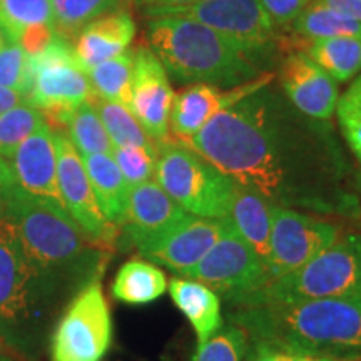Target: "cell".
<instances>
[{
	"mask_svg": "<svg viewBox=\"0 0 361 361\" xmlns=\"http://www.w3.org/2000/svg\"><path fill=\"white\" fill-rule=\"evenodd\" d=\"M188 146L273 206L361 216L353 168L331 123L298 111L274 80L218 112Z\"/></svg>",
	"mask_w": 361,
	"mask_h": 361,
	"instance_id": "1",
	"label": "cell"
},
{
	"mask_svg": "<svg viewBox=\"0 0 361 361\" xmlns=\"http://www.w3.org/2000/svg\"><path fill=\"white\" fill-rule=\"evenodd\" d=\"M228 319L298 361H361V298L236 306Z\"/></svg>",
	"mask_w": 361,
	"mask_h": 361,
	"instance_id": "2",
	"label": "cell"
},
{
	"mask_svg": "<svg viewBox=\"0 0 361 361\" xmlns=\"http://www.w3.org/2000/svg\"><path fill=\"white\" fill-rule=\"evenodd\" d=\"M16 228L27 258L59 291L99 278L104 250L85 234L64 204L13 188L2 211Z\"/></svg>",
	"mask_w": 361,
	"mask_h": 361,
	"instance_id": "3",
	"label": "cell"
},
{
	"mask_svg": "<svg viewBox=\"0 0 361 361\" xmlns=\"http://www.w3.org/2000/svg\"><path fill=\"white\" fill-rule=\"evenodd\" d=\"M147 47L179 84H209L234 89L264 74L255 56L231 40L184 17H151L146 24Z\"/></svg>",
	"mask_w": 361,
	"mask_h": 361,
	"instance_id": "4",
	"label": "cell"
},
{
	"mask_svg": "<svg viewBox=\"0 0 361 361\" xmlns=\"http://www.w3.org/2000/svg\"><path fill=\"white\" fill-rule=\"evenodd\" d=\"M61 295L27 258L12 221L0 213V341L22 360H34Z\"/></svg>",
	"mask_w": 361,
	"mask_h": 361,
	"instance_id": "5",
	"label": "cell"
},
{
	"mask_svg": "<svg viewBox=\"0 0 361 361\" xmlns=\"http://www.w3.org/2000/svg\"><path fill=\"white\" fill-rule=\"evenodd\" d=\"M361 298V234L341 236L308 263L266 283L238 306ZM236 308V306H233Z\"/></svg>",
	"mask_w": 361,
	"mask_h": 361,
	"instance_id": "6",
	"label": "cell"
},
{
	"mask_svg": "<svg viewBox=\"0 0 361 361\" xmlns=\"http://www.w3.org/2000/svg\"><path fill=\"white\" fill-rule=\"evenodd\" d=\"M156 183L184 211L200 218L228 216L234 180L179 141L157 144Z\"/></svg>",
	"mask_w": 361,
	"mask_h": 361,
	"instance_id": "7",
	"label": "cell"
},
{
	"mask_svg": "<svg viewBox=\"0 0 361 361\" xmlns=\"http://www.w3.org/2000/svg\"><path fill=\"white\" fill-rule=\"evenodd\" d=\"M32 87L27 102L42 112L52 129H66L71 112L85 101L94 99L87 74L74 56L71 40L56 37L39 56L30 57Z\"/></svg>",
	"mask_w": 361,
	"mask_h": 361,
	"instance_id": "8",
	"label": "cell"
},
{
	"mask_svg": "<svg viewBox=\"0 0 361 361\" xmlns=\"http://www.w3.org/2000/svg\"><path fill=\"white\" fill-rule=\"evenodd\" d=\"M112 343L109 303L99 278L82 286L54 328L52 361H101Z\"/></svg>",
	"mask_w": 361,
	"mask_h": 361,
	"instance_id": "9",
	"label": "cell"
},
{
	"mask_svg": "<svg viewBox=\"0 0 361 361\" xmlns=\"http://www.w3.org/2000/svg\"><path fill=\"white\" fill-rule=\"evenodd\" d=\"M174 16L207 25L251 56L278 40L276 22L259 0H197L189 6L152 11L147 17Z\"/></svg>",
	"mask_w": 361,
	"mask_h": 361,
	"instance_id": "10",
	"label": "cell"
},
{
	"mask_svg": "<svg viewBox=\"0 0 361 361\" xmlns=\"http://www.w3.org/2000/svg\"><path fill=\"white\" fill-rule=\"evenodd\" d=\"M196 279L223 296L231 306L241 305L246 298L268 283V271L252 247L229 224L218 243L184 276Z\"/></svg>",
	"mask_w": 361,
	"mask_h": 361,
	"instance_id": "11",
	"label": "cell"
},
{
	"mask_svg": "<svg viewBox=\"0 0 361 361\" xmlns=\"http://www.w3.org/2000/svg\"><path fill=\"white\" fill-rule=\"evenodd\" d=\"M340 236V226L333 221L290 207L273 206L269 256L266 263L268 283L301 268Z\"/></svg>",
	"mask_w": 361,
	"mask_h": 361,
	"instance_id": "12",
	"label": "cell"
},
{
	"mask_svg": "<svg viewBox=\"0 0 361 361\" xmlns=\"http://www.w3.org/2000/svg\"><path fill=\"white\" fill-rule=\"evenodd\" d=\"M52 130L57 149V180L62 204L96 245L109 250L117 241L119 229L104 218L78 149L64 130Z\"/></svg>",
	"mask_w": 361,
	"mask_h": 361,
	"instance_id": "13",
	"label": "cell"
},
{
	"mask_svg": "<svg viewBox=\"0 0 361 361\" xmlns=\"http://www.w3.org/2000/svg\"><path fill=\"white\" fill-rule=\"evenodd\" d=\"M174 90L164 66L147 45L134 49L129 111L156 144L169 141V114Z\"/></svg>",
	"mask_w": 361,
	"mask_h": 361,
	"instance_id": "14",
	"label": "cell"
},
{
	"mask_svg": "<svg viewBox=\"0 0 361 361\" xmlns=\"http://www.w3.org/2000/svg\"><path fill=\"white\" fill-rule=\"evenodd\" d=\"M274 79V74L264 72L263 75L234 89H219L209 84H191L174 94L173 107L169 114V133L179 142L188 144L218 112L233 106L247 94L255 92Z\"/></svg>",
	"mask_w": 361,
	"mask_h": 361,
	"instance_id": "15",
	"label": "cell"
},
{
	"mask_svg": "<svg viewBox=\"0 0 361 361\" xmlns=\"http://www.w3.org/2000/svg\"><path fill=\"white\" fill-rule=\"evenodd\" d=\"M188 216L189 213L151 179L130 189L128 213L121 226L124 241L141 252L168 236Z\"/></svg>",
	"mask_w": 361,
	"mask_h": 361,
	"instance_id": "16",
	"label": "cell"
},
{
	"mask_svg": "<svg viewBox=\"0 0 361 361\" xmlns=\"http://www.w3.org/2000/svg\"><path fill=\"white\" fill-rule=\"evenodd\" d=\"M226 228V218L211 219L189 214L168 236L139 255L152 264L164 266L179 276H184L218 243Z\"/></svg>",
	"mask_w": 361,
	"mask_h": 361,
	"instance_id": "17",
	"label": "cell"
},
{
	"mask_svg": "<svg viewBox=\"0 0 361 361\" xmlns=\"http://www.w3.org/2000/svg\"><path fill=\"white\" fill-rule=\"evenodd\" d=\"M279 85L298 111L331 121L338 102L336 82L306 54L295 49L288 54L279 69Z\"/></svg>",
	"mask_w": 361,
	"mask_h": 361,
	"instance_id": "18",
	"label": "cell"
},
{
	"mask_svg": "<svg viewBox=\"0 0 361 361\" xmlns=\"http://www.w3.org/2000/svg\"><path fill=\"white\" fill-rule=\"evenodd\" d=\"M8 162L17 189L62 204L57 180V149L49 124L20 142Z\"/></svg>",
	"mask_w": 361,
	"mask_h": 361,
	"instance_id": "19",
	"label": "cell"
},
{
	"mask_svg": "<svg viewBox=\"0 0 361 361\" xmlns=\"http://www.w3.org/2000/svg\"><path fill=\"white\" fill-rule=\"evenodd\" d=\"M134 35L135 22L126 8L106 13L79 30L72 44L74 56L85 72L128 51Z\"/></svg>",
	"mask_w": 361,
	"mask_h": 361,
	"instance_id": "20",
	"label": "cell"
},
{
	"mask_svg": "<svg viewBox=\"0 0 361 361\" xmlns=\"http://www.w3.org/2000/svg\"><path fill=\"white\" fill-rule=\"evenodd\" d=\"M226 219L252 247L266 266L269 256V236L273 224V204L252 189L234 183V192Z\"/></svg>",
	"mask_w": 361,
	"mask_h": 361,
	"instance_id": "21",
	"label": "cell"
},
{
	"mask_svg": "<svg viewBox=\"0 0 361 361\" xmlns=\"http://www.w3.org/2000/svg\"><path fill=\"white\" fill-rule=\"evenodd\" d=\"M169 295L194 328L197 348L223 326L221 298L206 284L189 278H173L169 283Z\"/></svg>",
	"mask_w": 361,
	"mask_h": 361,
	"instance_id": "22",
	"label": "cell"
},
{
	"mask_svg": "<svg viewBox=\"0 0 361 361\" xmlns=\"http://www.w3.org/2000/svg\"><path fill=\"white\" fill-rule=\"evenodd\" d=\"M80 157L104 218L121 229L129 204L130 186L128 180L117 168L112 154H85Z\"/></svg>",
	"mask_w": 361,
	"mask_h": 361,
	"instance_id": "23",
	"label": "cell"
},
{
	"mask_svg": "<svg viewBox=\"0 0 361 361\" xmlns=\"http://www.w3.org/2000/svg\"><path fill=\"white\" fill-rule=\"evenodd\" d=\"M296 39L293 49L306 54L335 82H346L361 72V40L351 37Z\"/></svg>",
	"mask_w": 361,
	"mask_h": 361,
	"instance_id": "24",
	"label": "cell"
},
{
	"mask_svg": "<svg viewBox=\"0 0 361 361\" xmlns=\"http://www.w3.org/2000/svg\"><path fill=\"white\" fill-rule=\"evenodd\" d=\"M168 290V278L151 261L130 259L121 266L112 281V296L126 305H147Z\"/></svg>",
	"mask_w": 361,
	"mask_h": 361,
	"instance_id": "25",
	"label": "cell"
},
{
	"mask_svg": "<svg viewBox=\"0 0 361 361\" xmlns=\"http://www.w3.org/2000/svg\"><path fill=\"white\" fill-rule=\"evenodd\" d=\"M293 34L300 39L351 37L361 40V22L341 16L323 4L314 2L305 8L290 24Z\"/></svg>",
	"mask_w": 361,
	"mask_h": 361,
	"instance_id": "26",
	"label": "cell"
},
{
	"mask_svg": "<svg viewBox=\"0 0 361 361\" xmlns=\"http://www.w3.org/2000/svg\"><path fill=\"white\" fill-rule=\"evenodd\" d=\"M134 69V49L85 71L94 96L128 106Z\"/></svg>",
	"mask_w": 361,
	"mask_h": 361,
	"instance_id": "27",
	"label": "cell"
},
{
	"mask_svg": "<svg viewBox=\"0 0 361 361\" xmlns=\"http://www.w3.org/2000/svg\"><path fill=\"white\" fill-rule=\"evenodd\" d=\"M92 104L96 107L99 117H101L112 146L157 149V144L146 134V130L137 123V119L129 111L128 106L119 102L104 101V99H99L96 96L92 99Z\"/></svg>",
	"mask_w": 361,
	"mask_h": 361,
	"instance_id": "28",
	"label": "cell"
},
{
	"mask_svg": "<svg viewBox=\"0 0 361 361\" xmlns=\"http://www.w3.org/2000/svg\"><path fill=\"white\" fill-rule=\"evenodd\" d=\"M66 133L80 156L111 154L114 147L94 107L92 99L79 104L71 112L66 124Z\"/></svg>",
	"mask_w": 361,
	"mask_h": 361,
	"instance_id": "29",
	"label": "cell"
},
{
	"mask_svg": "<svg viewBox=\"0 0 361 361\" xmlns=\"http://www.w3.org/2000/svg\"><path fill=\"white\" fill-rule=\"evenodd\" d=\"M128 0H51L56 32L75 39L79 30L106 13L124 11Z\"/></svg>",
	"mask_w": 361,
	"mask_h": 361,
	"instance_id": "30",
	"label": "cell"
},
{
	"mask_svg": "<svg viewBox=\"0 0 361 361\" xmlns=\"http://www.w3.org/2000/svg\"><path fill=\"white\" fill-rule=\"evenodd\" d=\"M47 124L37 107L24 102L0 114V157L8 161L16 149L35 130Z\"/></svg>",
	"mask_w": 361,
	"mask_h": 361,
	"instance_id": "31",
	"label": "cell"
},
{
	"mask_svg": "<svg viewBox=\"0 0 361 361\" xmlns=\"http://www.w3.org/2000/svg\"><path fill=\"white\" fill-rule=\"evenodd\" d=\"M42 24L54 25L51 0H0V25L12 40L29 27Z\"/></svg>",
	"mask_w": 361,
	"mask_h": 361,
	"instance_id": "32",
	"label": "cell"
},
{
	"mask_svg": "<svg viewBox=\"0 0 361 361\" xmlns=\"http://www.w3.org/2000/svg\"><path fill=\"white\" fill-rule=\"evenodd\" d=\"M250 338L233 322L223 323L204 345L196 348L191 361H245Z\"/></svg>",
	"mask_w": 361,
	"mask_h": 361,
	"instance_id": "33",
	"label": "cell"
},
{
	"mask_svg": "<svg viewBox=\"0 0 361 361\" xmlns=\"http://www.w3.org/2000/svg\"><path fill=\"white\" fill-rule=\"evenodd\" d=\"M335 112L343 137L361 164V75L338 97Z\"/></svg>",
	"mask_w": 361,
	"mask_h": 361,
	"instance_id": "34",
	"label": "cell"
},
{
	"mask_svg": "<svg viewBox=\"0 0 361 361\" xmlns=\"http://www.w3.org/2000/svg\"><path fill=\"white\" fill-rule=\"evenodd\" d=\"M0 85L19 90L25 97L32 87L30 57L12 39L0 49Z\"/></svg>",
	"mask_w": 361,
	"mask_h": 361,
	"instance_id": "35",
	"label": "cell"
},
{
	"mask_svg": "<svg viewBox=\"0 0 361 361\" xmlns=\"http://www.w3.org/2000/svg\"><path fill=\"white\" fill-rule=\"evenodd\" d=\"M111 154L114 157L117 168L123 173L124 179L128 180L130 189L154 178L157 149L134 146L112 147Z\"/></svg>",
	"mask_w": 361,
	"mask_h": 361,
	"instance_id": "36",
	"label": "cell"
},
{
	"mask_svg": "<svg viewBox=\"0 0 361 361\" xmlns=\"http://www.w3.org/2000/svg\"><path fill=\"white\" fill-rule=\"evenodd\" d=\"M259 2L278 25H290L305 8L318 0H259Z\"/></svg>",
	"mask_w": 361,
	"mask_h": 361,
	"instance_id": "37",
	"label": "cell"
},
{
	"mask_svg": "<svg viewBox=\"0 0 361 361\" xmlns=\"http://www.w3.org/2000/svg\"><path fill=\"white\" fill-rule=\"evenodd\" d=\"M56 27L52 24H42L25 29L24 32L19 35V39L16 40L17 44L24 49L25 54L29 57L39 56L40 52H44L47 49V45L52 42L56 37Z\"/></svg>",
	"mask_w": 361,
	"mask_h": 361,
	"instance_id": "38",
	"label": "cell"
},
{
	"mask_svg": "<svg viewBox=\"0 0 361 361\" xmlns=\"http://www.w3.org/2000/svg\"><path fill=\"white\" fill-rule=\"evenodd\" d=\"M245 361H298L293 356L283 353L276 348H271L263 343L250 341Z\"/></svg>",
	"mask_w": 361,
	"mask_h": 361,
	"instance_id": "39",
	"label": "cell"
},
{
	"mask_svg": "<svg viewBox=\"0 0 361 361\" xmlns=\"http://www.w3.org/2000/svg\"><path fill=\"white\" fill-rule=\"evenodd\" d=\"M318 2L341 16L361 22V0H318Z\"/></svg>",
	"mask_w": 361,
	"mask_h": 361,
	"instance_id": "40",
	"label": "cell"
},
{
	"mask_svg": "<svg viewBox=\"0 0 361 361\" xmlns=\"http://www.w3.org/2000/svg\"><path fill=\"white\" fill-rule=\"evenodd\" d=\"M133 2L147 16V13H151L152 11H159V8L166 7L189 6V4L197 2V0H133Z\"/></svg>",
	"mask_w": 361,
	"mask_h": 361,
	"instance_id": "41",
	"label": "cell"
},
{
	"mask_svg": "<svg viewBox=\"0 0 361 361\" xmlns=\"http://www.w3.org/2000/svg\"><path fill=\"white\" fill-rule=\"evenodd\" d=\"M13 188H16V184H13L8 162L0 157V211H2V207L6 204L7 197L11 196Z\"/></svg>",
	"mask_w": 361,
	"mask_h": 361,
	"instance_id": "42",
	"label": "cell"
},
{
	"mask_svg": "<svg viewBox=\"0 0 361 361\" xmlns=\"http://www.w3.org/2000/svg\"><path fill=\"white\" fill-rule=\"evenodd\" d=\"M24 102H27V97L22 92H19V90L0 85V114H4L6 111L12 109L16 106H20Z\"/></svg>",
	"mask_w": 361,
	"mask_h": 361,
	"instance_id": "43",
	"label": "cell"
},
{
	"mask_svg": "<svg viewBox=\"0 0 361 361\" xmlns=\"http://www.w3.org/2000/svg\"><path fill=\"white\" fill-rule=\"evenodd\" d=\"M0 361H25V360L16 358V355L11 353V351H7V350H0Z\"/></svg>",
	"mask_w": 361,
	"mask_h": 361,
	"instance_id": "44",
	"label": "cell"
},
{
	"mask_svg": "<svg viewBox=\"0 0 361 361\" xmlns=\"http://www.w3.org/2000/svg\"><path fill=\"white\" fill-rule=\"evenodd\" d=\"M8 40H11V37H8L6 30L2 29V25H0V49H2L4 45H6V44L8 42Z\"/></svg>",
	"mask_w": 361,
	"mask_h": 361,
	"instance_id": "45",
	"label": "cell"
},
{
	"mask_svg": "<svg viewBox=\"0 0 361 361\" xmlns=\"http://www.w3.org/2000/svg\"><path fill=\"white\" fill-rule=\"evenodd\" d=\"M0 350H7V348H6V346H4V345H2V341H0ZM7 351H8V350H7Z\"/></svg>",
	"mask_w": 361,
	"mask_h": 361,
	"instance_id": "46",
	"label": "cell"
}]
</instances>
